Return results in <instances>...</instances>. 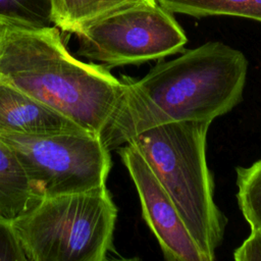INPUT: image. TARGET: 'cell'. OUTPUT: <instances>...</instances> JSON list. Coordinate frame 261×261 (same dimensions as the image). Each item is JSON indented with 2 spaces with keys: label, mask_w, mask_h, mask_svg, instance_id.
Listing matches in <instances>:
<instances>
[{
  "label": "cell",
  "mask_w": 261,
  "mask_h": 261,
  "mask_svg": "<svg viewBox=\"0 0 261 261\" xmlns=\"http://www.w3.org/2000/svg\"><path fill=\"white\" fill-rule=\"evenodd\" d=\"M0 82L99 138L122 90L121 81L107 67L73 57L56 25L27 29L6 24L0 40Z\"/></svg>",
  "instance_id": "cell-2"
},
{
  "label": "cell",
  "mask_w": 261,
  "mask_h": 261,
  "mask_svg": "<svg viewBox=\"0 0 261 261\" xmlns=\"http://www.w3.org/2000/svg\"><path fill=\"white\" fill-rule=\"evenodd\" d=\"M237 261H261V227L251 228V233L233 252Z\"/></svg>",
  "instance_id": "cell-14"
},
{
  "label": "cell",
  "mask_w": 261,
  "mask_h": 261,
  "mask_svg": "<svg viewBox=\"0 0 261 261\" xmlns=\"http://www.w3.org/2000/svg\"><path fill=\"white\" fill-rule=\"evenodd\" d=\"M137 189L142 215L168 261H208L176 206L142 155L129 144L117 148Z\"/></svg>",
  "instance_id": "cell-7"
},
{
  "label": "cell",
  "mask_w": 261,
  "mask_h": 261,
  "mask_svg": "<svg viewBox=\"0 0 261 261\" xmlns=\"http://www.w3.org/2000/svg\"><path fill=\"white\" fill-rule=\"evenodd\" d=\"M5 23H3V22H1L0 21V40H1V37H2V34H3V31H4V29H5Z\"/></svg>",
  "instance_id": "cell-16"
},
{
  "label": "cell",
  "mask_w": 261,
  "mask_h": 261,
  "mask_svg": "<svg viewBox=\"0 0 261 261\" xmlns=\"http://www.w3.org/2000/svg\"><path fill=\"white\" fill-rule=\"evenodd\" d=\"M211 121H181L148 128L126 144L145 159L176 206L191 236L208 261L215 259L226 218L213 198L206 159Z\"/></svg>",
  "instance_id": "cell-3"
},
{
  "label": "cell",
  "mask_w": 261,
  "mask_h": 261,
  "mask_svg": "<svg viewBox=\"0 0 261 261\" xmlns=\"http://www.w3.org/2000/svg\"><path fill=\"white\" fill-rule=\"evenodd\" d=\"M0 133L39 136L88 132L32 96L0 82Z\"/></svg>",
  "instance_id": "cell-8"
},
{
  "label": "cell",
  "mask_w": 261,
  "mask_h": 261,
  "mask_svg": "<svg viewBox=\"0 0 261 261\" xmlns=\"http://www.w3.org/2000/svg\"><path fill=\"white\" fill-rule=\"evenodd\" d=\"M243 17L261 22V0H248Z\"/></svg>",
  "instance_id": "cell-15"
},
{
  "label": "cell",
  "mask_w": 261,
  "mask_h": 261,
  "mask_svg": "<svg viewBox=\"0 0 261 261\" xmlns=\"http://www.w3.org/2000/svg\"><path fill=\"white\" fill-rule=\"evenodd\" d=\"M0 21L27 29L52 27V0H0Z\"/></svg>",
  "instance_id": "cell-11"
},
{
  "label": "cell",
  "mask_w": 261,
  "mask_h": 261,
  "mask_svg": "<svg viewBox=\"0 0 261 261\" xmlns=\"http://www.w3.org/2000/svg\"><path fill=\"white\" fill-rule=\"evenodd\" d=\"M237 199L251 228L261 227V159L248 167L237 168Z\"/></svg>",
  "instance_id": "cell-12"
},
{
  "label": "cell",
  "mask_w": 261,
  "mask_h": 261,
  "mask_svg": "<svg viewBox=\"0 0 261 261\" xmlns=\"http://www.w3.org/2000/svg\"><path fill=\"white\" fill-rule=\"evenodd\" d=\"M117 208L106 186L41 199L11 221L28 261H103Z\"/></svg>",
  "instance_id": "cell-4"
},
{
  "label": "cell",
  "mask_w": 261,
  "mask_h": 261,
  "mask_svg": "<svg viewBox=\"0 0 261 261\" xmlns=\"http://www.w3.org/2000/svg\"><path fill=\"white\" fill-rule=\"evenodd\" d=\"M0 261H28L11 220L0 217Z\"/></svg>",
  "instance_id": "cell-13"
},
{
  "label": "cell",
  "mask_w": 261,
  "mask_h": 261,
  "mask_svg": "<svg viewBox=\"0 0 261 261\" xmlns=\"http://www.w3.org/2000/svg\"><path fill=\"white\" fill-rule=\"evenodd\" d=\"M38 202L19 160L0 140V217L12 221Z\"/></svg>",
  "instance_id": "cell-9"
},
{
  "label": "cell",
  "mask_w": 261,
  "mask_h": 261,
  "mask_svg": "<svg viewBox=\"0 0 261 261\" xmlns=\"http://www.w3.org/2000/svg\"><path fill=\"white\" fill-rule=\"evenodd\" d=\"M247 72L243 52L213 41L158 62L142 79L122 76L120 96L100 139L111 151L160 124L212 122L242 101Z\"/></svg>",
  "instance_id": "cell-1"
},
{
  "label": "cell",
  "mask_w": 261,
  "mask_h": 261,
  "mask_svg": "<svg viewBox=\"0 0 261 261\" xmlns=\"http://www.w3.org/2000/svg\"><path fill=\"white\" fill-rule=\"evenodd\" d=\"M75 35L77 54L107 68L163 59L182 52L188 42L173 13L157 2L114 11Z\"/></svg>",
  "instance_id": "cell-6"
},
{
  "label": "cell",
  "mask_w": 261,
  "mask_h": 261,
  "mask_svg": "<svg viewBox=\"0 0 261 261\" xmlns=\"http://www.w3.org/2000/svg\"><path fill=\"white\" fill-rule=\"evenodd\" d=\"M19 160L37 200L105 186L109 150L90 133L23 135L0 133Z\"/></svg>",
  "instance_id": "cell-5"
},
{
  "label": "cell",
  "mask_w": 261,
  "mask_h": 261,
  "mask_svg": "<svg viewBox=\"0 0 261 261\" xmlns=\"http://www.w3.org/2000/svg\"><path fill=\"white\" fill-rule=\"evenodd\" d=\"M156 0H52V17L58 29L75 34L88 23L119 9Z\"/></svg>",
  "instance_id": "cell-10"
}]
</instances>
